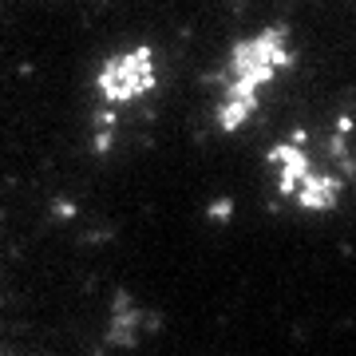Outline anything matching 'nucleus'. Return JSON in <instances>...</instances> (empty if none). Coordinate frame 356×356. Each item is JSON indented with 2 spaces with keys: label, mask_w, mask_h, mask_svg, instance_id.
<instances>
[{
  "label": "nucleus",
  "mask_w": 356,
  "mask_h": 356,
  "mask_svg": "<svg viewBox=\"0 0 356 356\" xmlns=\"http://www.w3.org/2000/svg\"><path fill=\"white\" fill-rule=\"evenodd\" d=\"M289 40L285 32H257V36L242 40L238 48L229 51L222 79H218V107L214 119L222 131H238L245 127L254 111L261 107L266 88L277 83V76L289 67Z\"/></svg>",
  "instance_id": "1"
},
{
  "label": "nucleus",
  "mask_w": 356,
  "mask_h": 356,
  "mask_svg": "<svg viewBox=\"0 0 356 356\" xmlns=\"http://www.w3.org/2000/svg\"><path fill=\"white\" fill-rule=\"evenodd\" d=\"M0 356H4V353H0Z\"/></svg>",
  "instance_id": "3"
},
{
  "label": "nucleus",
  "mask_w": 356,
  "mask_h": 356,
  "mask_svg": "<svg viewBox=\"0 0 356 356\" xmlns=\"http://www.w3.org/2000/svg\"><path fill=\"white\" fill-rule=\"evenodd\" d=\"M151 83H154V76H151V56L147 51L111 56L99 72V99L107 107H123V103L147 95Z\"/></svg>",
  "instance_id": "2"
}]
</instances>
